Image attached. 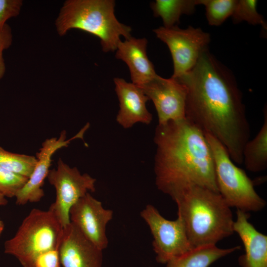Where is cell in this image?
I'll return each instance as SVG.
<instances>
[{
  "mask_svg": "<svg viewBox=\"0 0 267 267\" xmlns=\"http://www.w3.org/2000/svg\"><path fill=\"white\" fill-rule=\"evenodd\" d=\"M175 79L187 89L185 118L218 140L234 163L242 164L251 132L233 74L207 48L189 71Z\"/></svg>",
  "mask_w": 267,
  "mask_h": 267,
  "instance_id": "6da1fadb",
  "label": "cell"
},
{
  "mask_svg": "<svg viewBox=\"0 0 267 267\" xmlns=\"http://www.w3.org/2000/svg\"><path fill=\"white\" fill-rule=\"evenodd\" d=\"M154 141L159 190L169 195L194 183L219 192L211 149L205 134L194 124L184 118L158 124Z\"/></svg>",
  "mask_w": 267,
  "mask_h": 267,
  "instance_id": "7a4b0ae2",
  "label": "cell"
},
{
  "mask_svg": "<svg viewBox=\"0 0 267 267\" xmlns=\"http://www.w3.org/2000/svg\"><path fill=\"white\" fill-rule=\"evenodd\" d=\"M169 196L178 206L193 248L216 245L233 233L230 207L219 192L194 183L184 185Z\"/></svg>",
  "mask_w": 267,
  "mask_h": 267,
  "instance_id": "3957f363",
  "label": "cell"
},
{
  "mask_svg": "<svg viewBox=\"0 0 267 267\" xmlns=\"http://www.w3.org/2000/svg\"><path fill=\"white\" fill-rule=\"evenodd\" d=\"M115 4L113 0L65 1L55 22L58 34L62 36L77 29L99 38L104 52L116 50L121 37H131L132 29L118 20Z\"/></svg>",
  "mask_w": 267,
  "mask_h": 267,
  "instance_id": "277c9868",
  "label": "cell"
},
{
  "mask_svg": "<svg viewBox=\"0 0 267 267\" xmlns=\"http://www.w3.org/2000/svg\"><path fill=\"white\" fill-rule=\"evenodd\" d=\"M63 227L49 210L33 209L15 235L4 243V253L14 256L23 267L45 252L58 249Z\"/></svg>",
  "mask_w": 267,
  "mask_h": 267,
  "instance_id": "5b68a950",
  "label": "cell"
},
{
  "mask_svg": "<svg viewBox=\"0 0 267 267\" xmlns=\"http://www.w3.org/2000/svg\"><path fill=\"white\" fill-rule=\"evenodd\" d=\"M205 135L214 158L219 192L226 204L247 213L264 209L266 201L256 191L254 181L231 160L218 140L210 134Z\"/></svg>",
  "mask_w": 267,
  "mask_h": 267,
  "instance_id": "8992f818",
  "label": "cell"
},
{
  "mask_svg": "<svg viewBox=\"0 0 267 267\" xmlns=\"http://www.w3.org/2000/svg\"><path fill=\"white\" fill-rule=\"evenodd\" d=\"M56 168L49 170L47 179L56 191V198L48 210L63 227L70 223L71 207L87 193L95 191L96 179L87 173L82 174L59 158Z\"/></svg>",
  "mask_w": 267,
  "mask_h": 267,
  "instance_id": "52a82bcc",
  "label": "cell"
},
{
  "mask_svg": "<svg viewBox=\"0 0 267 267\" xmlns=\"http://www.w3.org/2000/svg\"><path fill=\"white\" fill-rule=\"evenodd\" d=\"M153 236L152 246L156 261L166 264L193 248L191 245L181 219H165L153 205L148 204L140 213Z\"/></svg>",
  "mask_w": 267,
  "mask_h": 267,
  "instance_id": "ba28073f",
  "label": "cell"
},
{
  "mask_svg": "<svg viewBox=\"0 0 267 267\" xmlns=\"http://www.w3.org/2000/svg\"><path fill=\"white\" fill-rule=\"evenodd\" d=\"M157 37L165 43L171 52L174 65L171 77L178 79L189 71L210 42V35L200 28L189 26L180 29L175 26L153 30Z\"/></svg>",
  "mask_w": 267,
  "mask_h": 267,
  "instance_id": "9c48e42d",
  "label": "cell"
},
{
  "mask_svg": "<svg viewBox=\"0 0 267 267\" xmlns=\"http://www.w3.org/2000/svg\"><path fill=\"white\" fill-rule=\"evenodd\" d=\"M139 87L155 107L158 124L185 118L187 89L178 80L157 75Z\"/></svg>",
  "mask_w": 267,
  "mask_h": 267,
  "instance_id": "30bf717a",
  "label": "cell"
},
{
  "mask_svg": "<svg viewBox=\"0 0 267 267\" xmlns=\"http://www.w3.org/2000/svg\"><path fill=\"white\" fill-rule=\"evenodd\" d=\"M113 211L89 192L70 209L71 222L90 242L101 250L108 244L106 226L113 218Z\"/></svg>",
  "mask_w": 267,
  "mask_h": 267,
  "instance_id": "8fae6325",
  "label": "cell"
},
{
  "mask_svg": "<svg viewBox=\"0 0 267 267\" xmlns=\"http://www.w3.org/2000/svg\"><path fill=\"white\" fill-rule=\"evenodd\" d=\"M89 127V124L87 123L78 134L69 139H66V131H63L58 138H49L42 143L36 153L37 163L32 174L15 197L17 205L38 202L41 200L44 195L42 187L50 170L52 156L58 150L68 146L73 140L82 138Z\"/></svg>",
  "mask_w": 267,
  "mask_h": 267,
  "instance_id": "7c38bea8",
  "label": "cell"
},
{
  "mask_svg": "<svg viewBox=\"0 0 267 267\" xmlns=\"http://www.w3.org/2000/svg\"><path fill=\"white\" fill-rule=\"evenodd\" d=\"M58 252L63 267H102V250L88 240L71 222L63 227Z\"/></svg>",
  "mask_w": 267,
  "mask_h": 267,
  "instance_id": "4fadbf2b",
  "label": "cell"
},
{
  "mask_svg": "<svg viewBox=\"0 0 267 267\" xmlns=\"http://www.w3.org/2000/svg\"><path fill=\"white\" fill-rule=\"evenodd\" d=\"M114 82L120 103L117 123L124 129H129L137 123L149 124L152 119L146 108L149 99L142 89L120 78H115Z\"/></svg>",
  "mask_w": 267,
  "mask_h": 267,
  "instance_id": "5bb4252c",
  "label": "cell"
},
{
  "mask_svg": "<svg viewBox=\"0 0 267 267\" xmlns=\"http://www.w3.org/2000/svg\"><path fill=\"white\" fill-rule=\"evenodd\" d=\"M249 218L248 213L237 209L233 229L245 249L238 263L241 267H267V236L255 228L248 221Z\"/></svg>",
  "mask_w": 267,
  "mask_h": 267,
  "instance_id": "9a60e30c",
  "label": "cell"
},
{
  "mask_svg": "<svg viewBox=\"0 0 267 267\" xmlns=\"http://www.w3.org/2000/svg\"><path fill=\"white\" fill-rule=\"evenodd\" d=\"M145 38L131 37L121 41L117 47L116 57L128 65L133 84L140 86L156 77L154 66L146 52Z\"/></svg>",
  "mask_w": 267,
  "mask_h": 267,
  "instance_id": "2e32d148",
  "label": "cell"
},
{
  "mask_svg": "<svg viewBox=\"0 0 267 267\" xmlns=\"http://www.w3.org/2000/svg\"><path fill=\"white\" fill-rule=\"evenodd\" d=\"M240 249L239 246L226 249L216 245L195 248L171 260L166 264V267H209L217 260Z\"/></svg>",
  "mask_w": 267,
  "mask_h": 267,
  "instance_id": "e0dca14e",
  "label": "cell"
},
{
  "mask_svg": "<svg viewBox=\"0 0 267 267\" xmlns=\"http://www.w3.org/2000/svg\"><path fill=\"white\" fill-rule=\"evenodd\" d=\"M243 164L252 172L264 171L267 168V110L264 109V123L256 135L249 140L243 150Z\"/></svg>",
  "mask_w": 267,
  "mask_h": 267,
  "instance_id": "ac0fdd59",
  "label": "cell"
},
{
  "mask_svg": "<svg viewBox=\"0 0 267 267\" xmlns=\"http://www.w3.org/2000/svg\"><path fill=\"white\" fill-rule=\"evenodd\" d=\"M197 5L196 0H156L151 4L153 14L160 17L165 28H171L179 22L183 14H192Z\"/></svg>",
  "mask_w": 267,
  "mask_h": 267,
  "instance_id": "d6986e66",
  "label": "cell"
},
{
  "mask_svg": "<svg viewBox=\"0 0 267 267\" xmlns=\"http://www.w3.org/2000/svg\"><path fill=\"white\" fill-rule=\"evenodd\" d=\"M37 163L36 156L9 152L0 146V166L29 178Z\"/></svg>",
  "mask_w": 267,
  "mask_h": 267,
  "instance_id": "ffe728a7",
  "label": "cell"
},
{
  "mask_svg": "<svg viewBox=\"0 0 267 267\" xmlns=\"http://www.w3.org/2000/svg\"><path fill=\"white\" fill-rule=\"evenodd\" d=\"M196 4L204 5L208 22L211 26H220L231 16L236 0H196Z\"/></svg>",
  "mask_w": 267,
  "mask_h": 267,
  "instance_id": "44dd1931",
  "label": "cell"
},
{
  "mask_svg": "<svg viewBox=\"0 0 267 267\" xmlns=\"http://www.w3.org/2000/svg\"><path fill=\"white\" fill-rule=\"evenodd\" d=\"M257 2L256 0H237L231 16L233 22L237 23L245 21L252 25H261L266 30V22L257 10Z\"/></svg>",
  "mask_w": 267,
  "mask_h": 267,
  "instance_id": "7402d4cb",
  "label": "cell"
},
{
  "mask_svg": "<svg viewBox=\"0 0 267 267\" xmlns=\"http://www.w3.org/2000/svg\"><path fill=\"white\" fill-rule=\"evenodd\" d=\"M28 178L9 171L0 166V194L5 197H15Z\"/></svg>",
  "mask_w": 267,
  "mask_h": 267,
  "instance_id": "603a6c76",
  "label": "cell"
},
{
  "mask_svg": "<svg viewBox=\"0 0 267 267\" xmlns=\"http://www.w3.org/2000/svg\"><path fill=\"white\" fill-rule=\"evenodd\" d=\"M22 5L21 0H0V29L7 20L19 15Z\"/></svg>",
  "mask_w": 267,
  "mask_h": 267,
  "instance_id": "cb8c5ba5",
  "label": "cell"
},
{
  "mask_svg": "<svg viewBox=\"0 0 267 267\" xmlns=\"http://www.w3.org/2000/svg\"><path fill=\"white\" fill-rule=\"evenodd\" d=\"M58 249L51 250L38 256L28 267H60Z\"/></svg>",
  "mask_w": 267,
  "mask_h": 267,
  "instance_id": "d4e9b609",
  "label": "cell"
},
{
  "mask_svg": "<svg viewBox=\"0 0 267 267\" xmlns=\"http://www.w3.org/2000/svg\"><path fill=\"white\" fill-rule=\"evenodd\" d=\"M12 42L11 29L10 26L6 23L0 29V80L3 77L6 70L3 51L10 46Z\"/></svg>",
  "mask_w": 267,
  "mask_h": 267,
  "instance_id": "484cf974",
  "label": "cell"
},
{
  "mask_svg": "<svg viewBox=\"0 0 267 267\" xmlns=\"http://www.w3.org/2000/svg\"><path fill=\"white\" fill-rule=\"evenodd\" d=\"M7 203V200L3 195L0 194V206H4Z\"/></svg>",
  "mask_w": 267,
  "mask_h": 267,
  "instance_id": "4316f807",
  "label": "cell"
},
{
  "mask_svg": "<svg viewBox=\"0 0 267 267\" xmlns=\"http://www.w3.org/2000/svg\"><path fill=\"white\" fill-rule=\"evenodd\" d=\"M4 228V224L3 222L0 219V235Z\"/></svg>",
  "mask_w": 267,
  "mask_h": 267,
  "instance_id": "83f0119b",
  "label": "cell"
}]
</instances>
